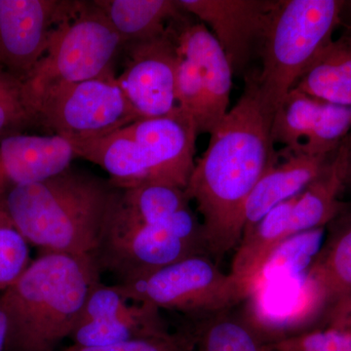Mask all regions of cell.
<instances>
[{
    "label": "cell",
    "mask_w": 351,
    "mask_h": 351,
    "mask_svg": "<svg viewBox=\"0 0 351 351\" xmlns=\"http://www.w3.org/2000/svg\"><path fill=\"white\" fill-rule=\"evenodd\" d=\"M272 117L258 99L253 75L247 76L243 94L209 134L189 178L186 195L202 217L208 251L217 263L239 247L249 196L280 158Z\"/></svg>",
    "instance_id": "cell-1"
},
{
    "label": "cell",
    "mask_w": 351,
    "mask_h": 351,
    "mask_svg": "<svg viewBox=\"0 0 351 351\" xmlns=\"http://www.w3.org/2000/svg\"><path fill=\"white\" fill-rule=\"evenodd\" d=\"M119 188L73 166L50 179L7 186L2 205L27 243L44 253L97 258Z\"/></svg>",
    "instance_id": "cell-2"
},
{
    "label": "cell",
    "mask_w": 351,
    "mask_h": 351,
    "mask_svg": "<svg viewBox=\"0 0 351 351\" xmlns=\"http://www.w3.org/2000/svg\"><path fill=\"white\" fill-rule=\"evenodd\" d=\"M101 267L93 256L43 253L2 291L6 351H55L69 338Z\"/></svg>",
    "instance_id": "cell-3"
},
{
    "label": "cell",
    "mask_w": 351,
    "mask_h": 351,
    "mask_svg": "<svg viewBox=\"0 0 351 351\" xmlns=\"http://www.w3.org/2000/svg\"><path fill=\"white\" fill-rule=\"evenodd\" d=\"M197 137L193 119L178 108L167 117L137 119L73 147L77 157L105 170L117 188L166 184L186 189L195 169Z\"/></svg>",
    "instance_id": "cell-4"
},
{
    "label": "cell",
    "mask_w": 351,
    "mask_h": 351,
    "mask_svg": "<svg viewBox=\"0 0 351 351\" xmlns=\"http://www.w3.org/2000/svg\"><path fill=\"white\" fill-rule=\"evenodd\" d=\"M345 4L339 0H279L258 51L262 69L253 75L258 99L272 115L332 40Z\"/></svg>",
    "instance_id": "cell-5"
},
{
    "label": "cell",
    "mask_w": 351,
    "mask_h": 351,
    "mask_svg": "<svg viewBox=\"0 0 351 351\" xmlns=\"http://www.w3.org/2000/svg\"><path fill=\"white\" fill-rule=\"evenodd\" d=\"M123 47L119 32L95 2L80 1L22 83L25 104L46 88L113 75V63Z\"/></svg>",
    "instance_id": "cell-6"
},
{
    "label": "cell",
    "mask_w": 351,
    "mask_h": 351,
    "mask_svg": "<svg viewBox=\"0 0 351 351\" xmlns=\"http://www.w3.org/2000/svg\"><path fill=\"white\" fill-rule=\"evenodd\" d=\"M34 126L71 145L105 137L138 119L117 75L46 88L25 103Z\"/></svg>",
    "instance_id": "cell-7"
},
{
    "label": "cell",
    "mask_w": 351,
    "mask_h": 351,
    "mask_svg": "<svg viewBox=\"0 0 351 351\" xmlns=\"http://www.w3.org/2000/svg\"><path fill=\"white\" fill-rule=\"evenodd\" d=\"M113 286L129 301L180 311L199 320L230 311L248 298L241 281L230 272L223 274L207 255L186 258Z\"/></svg>",
    "instance_id": "cell-8"
},
{
    "label": "cell",
    "mask_w": 351,
    "mask_h": 351,
    "mask_svg": "<svg viewBox=\"0 0 351 351\" xmlns=\"http://www.w3.org/2000/svg\"><path fill=\"white\" fill-rule=\"evenodd\" d=\"M199 255L210 256L204 228L189 207L160 223L106 237L97 260L120 282Z\"/></svg>",
    "instance_id": "cell-9"
},
{
    "label": "cell",
    "mask_w": 351,
    "mask_h": 351,
    "mask_svg": "<svg viewBox=\"0 0 351 351\" xmlns=\"http://www.w3.org/2000/svg\"><path fill=\"white\" fill-rule=\"evenodd\" d=\"M78 4L75 0H0V69L24 82Z\"/></svg>",
    "instance_id": "cell-10"
},
{
    "label": "cell",
    "mask_w": 351,
    "mask_h": 351,
    "mask_svg": "<svg viewBox=\"0 0 351 351\" xmlns=\"http://www.w3.org/2000/svg\"><path fill=\"white\" fill-rule=\"evenodd\" d=\"M180 16V15H179ZM172 21L158 38L129 43L123 71L117 82L138 119L167 117L178 110L176 46Z\"/></svg>",
    "instance_id": "cell-11"
},
{
    "label": "cell",
    "mask_w": 351,
    "mask_h": 351,
    "mask_svg": "<svg viewBox=\"0 0 351 351\" xmlns=\"http://www.w3.org/2000/svg\"><path fill=\"white\" fill-rule=\"evenodd\" d=\"M170 334L158 307L129 301L114 286L100 281L88 295L69 339L73 345L99 346Z\"/></svg>",
    "instance_id": "cell-12"
},
{
    "label": "cell",
    "mask_w": 351,
    "mask_h": 351,
    "mask_svg": "<svg viewBox=\"0 0 351 351\" xmlns=\"http://www.w3.org/2000/svg\"><path fill=\"white\" fill-rule=\"evenodd\" d=\"M279 0H177L182 10L208 27L234 73L260 51Z\"/></svg>",
    "instance_id": "cell-13"
},
{
    "label": "cell",
    "mask_w": 351,
    "mask_h": 351,
    "mask_svg": "<svg viewBox=\"0 0 351 351\" xmlns=\"http://www.w3.org/2000/svg\"><path fill=\"white\" fill-rule=\"evenodd\" d=\"M246 301L244 318L265 343L308 331L326 309L306 274L267 284L252 293Z\"/></svg>",
    "instance_id": "cell-14"
},
{
    "label": "cell",
    "mask_w": 351,
    "mask_h": 351,
    "mask_svg": "<svg viewBox=\"0 0 351 351\" xmlns=\"http://www.w3.org/2000/svg\"><path fill=\"white\" fill-rule=\"evenodd\" d=\"M176 45L195 64L205 99L203 134H210L230 110L233 71L211 32L184 11L173 22Z\"/></svg>",
    "instance_id": "cell-15"
},
{
    "label": "cell",
    "mask_w": 351,
    "mask_h": 351,
    "mask_svg": "<svg viewBox=\"0 0 351 351\" xmlns=\"http://www.w3.org/2000/svg\"><path fill=\"white\" fill-rule=\"evenodd\" d=\"M77 157L73 145L58 135L17 133L0 138V189L50 179Z\"/></svg>",
    "instance_id": "cell-16"
},
{
    "label": "cell",
    "mask_w": 351,
    "mask_h": 351,
    "mask_svg": "<svg viewBox=\"0 0 351 351\" xmlns=\"http://www.w3.org/2000/svg\"><path fill=\"white\" fill-rule=\"evenodd\" d=\"M334 154L313 156L302 152H279L283 157L282 162L270 168L249 196L242 237L277 205L304 191L324 171Z\"/></svg>",
    "instance_id": "cell-17"
},
{
    "label": "cell",
    "mask_w": 351,
    "mask_h": 351,
    "mask_svg": "<svg viewBox=\"0 0 351 351\" xmlns=\"http://www.w3.org/2000/svg\"><path fill=\"white\" fill-rule=\"evenodd\" d=\"M189 203L186 189L172 184H145L119 189L106 237L160 223L191 207Z\"/></svg>",
    "instance_id": "cell-18"
},
{
    "label": "cell",
    "mask_w": 351,
    "mask_h": 351,
    "mask_svg": "<svg viewBox=\"0 0 351 351\" xmlns=\"http://www.w3.org/2000/svg\"><path fill=\"white\" fill-rule=\"evenodd\" d=\"M327 226L319 253L306 272L326 309L351 291V211L346 209Z\"/></svg>",
    "instance_id": "cell-19"
},
{
    "label": "cell",
    "mask_w": 351,
    "mask_h": 351,
    "mask_svg": "<svg viewBox=\"0 0 351 351\" xmlns=\"http://www.w3.org/2000/svg\"><path fill=\"white\" fill-rule=\"evenodd\" d=\"M345 186L343 158L338 149L324 171L300 193L291 215L288 237L314 228H326L346 211L345 203L339 200Z\"/></svg>",
    "instance_id": "cell-20"
},
{
    "label": "cell",
    "mask_w": 351,
    "mask_h": 351,
    "mask_svg": "<svg viewBox=\"0 0 351 351\" xmlns=\"http://www.w3.org/2000/svg\"><path fill=\"white\" fill-rule=\"evenodd\" d=\"M350 29L321 51L294 89L325 103L351 108V27Z\"/></svg>",
    "instance_id": "cell-21"
},
{
    "label": "cell",
    "mask_w": 351,
    "mask_h": 351,
    "mask_svg": "<svg viewBox=\"0 0 351 351\" xmlns=\"http://www.w3.org/2000/svg\"><path fill=\"white\" fill-rule=\"evenodd\" d=\"M123 41L142 43L162 36L182 9L177 0H94Z\"/></svg>",
    "instance_id": "cell-22"
},
{
    "label": "cell",
    "mask_w": 351,
    "mask_h": 351,
    "mask_svg": "<svg viewBox=\"0 0 351 351\" xmlns=\"http://www.w3.org/2000/svg\"><path fill=\"white\" fill-rule=\"evenodd\" d=\"M299 195L274 207L242 237L237 248L230 274L241 281L249 295L248 285L260 271L270 254L288 239L291 215Z\"/></svg>",
    "instance_id": "cell-23"
},
{
    "label": "cell",
    "mask_w": 351,
    "mask_h": 351,
    "mask_svg": "<svg viewBox=\"0 0 351 351\" xmlns=\"http://www.w3.org/2000/svg\"><path fill=\"white\" fill-rule=\"evenodd\" d=\"M325 235L326 228H319L295 233L283 240L249 283L248 298L267 284L306 274L319 253Z\"/></svg>",
    "instance_id": "cell-24"
},
{
    "label": "cell",
    "mask_w": 351,
    "mask_h": 351,
    "mask_svg": "<svg viewBox=\"0 0 351 351\" xmlns=\"http://www.w3.org/2000/svg\"><path fill=\"white\" fill-rule=\"evenodd\" d=\"M324 105L298 89L291 90L272 117L274 145H282L283 152H299L317 125Z\"/></svg>",
    "instance_id": "cell-25"
},
{
    "label": "cell",
    "mask_w": 351,
    "mask_h": 351,
    "mask_svg": "<svg viewBox=\"0 0 351 351\" xmlns=\"http://www.w3.org/2000/svg\"><path fill=\"white\" fill-rule=\"evenodd\" d=\"M193 335L200 351H272L244 317L230 311L199 320Z\"/></svg>",
    "instance_id": "cell-26"
},
{
    "label": "cell",
    "mask_w": 351,
    "mask_h": 351,
    "mask_svg": "<svg viewBox=\"0 0 351 351\" xmlns=\"http://www.w3.org/2000/svg\"><path fill=\"white\" fill-rule=\"evenodd\" d=\"M27 244L7 216L0 197V290L15 282L29 267Z\"/></svg>",
    "instance_id": "cell-27"
},
{
    "label": "cell",
    "mask_w": 351,
    "mask_h": 351,
    "mask_svg": "<svg viewBox=\"0 0 351 351\" xmlns=\"http://www.w3.org/2000/svg\"><path fill=\"white\" fill-rule=\"evenodd\" d=\"M269 346L272 351H351V328H314Z\"/></svg>",
    "instance_id": "cell-28"
},
{
    "label": "cell",
    "mask_w": 351,
    "mask_h": 351,
    "mask_svg": "<svg viewBox=\"0 0 351 351\" xmlns=\"http://www.w3.org/2000/svg\"><path fill=\"white\" fill-rule=\"evenodd\" d=\"M34 126L23 96L22 82L0 69V138Z\"/></svg>",
    "instance_id": "cell-29"
},
{
    "label": "cell",
    "mask_w": 351,
    "mask_h": 351,
    "mask_svg": "<svg viewBox=\"0 0 351 351\" xmlns=\"http://www.w3.org/2000/svg\"><path fill=\"white\" fill-rule=\"evenodd\" d=\"M196 346L193 332H175L161 338L138 339L117 345L82 346L71 345L55 351H191Z\"/></svg>",
    "instance_id": "cell-30"
},
{
    "label": "cell",
    "mask_w": 351,
    "mask_h": 351,
    "mask_svg": "<svg viewBox=\"0 0 351 351\" xmlns=\"http://www.w3.org/2000/svg\"><path fill=\"white\" fill-rule=\"evenodd\" d=\"M321 320L322 327L351 328V291L328 307Z\"/></svg>",
    "instance_id": "cell-31"
},
{
    "label": "cell",
    "mask_w": 351,
    "mask_h": 351,
    "mask_svg": "<svg viewBox=\"0 0 351 351\" xmlns=\"http://www.w3.org/2000/svg\"><path fill=\"white\" fill-rule=\"evenodd\" d=\"M339 151L343 158L346 186H351V133L339 147Z\"/></svg>",
    "instance_id": "cell-32"
},
{
    "label": "cell",
    "mask_w": 351,
    "mask_h": 351,
    "mask_svg": "<svg viewBox=\"0 0 351 351\" xmlns=\"http://www.w3.org/2000/svg\"><path fill=\"white\" fill-rule=\"evenodd\" d=\"M7 320L5 314L0 308V351L5 350Z\"/></svg>",
    "instance_id": "cell-33"
}]
</instances>
